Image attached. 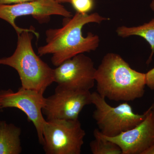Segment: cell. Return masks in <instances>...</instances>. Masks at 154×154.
<instances>
[{
    "label": "cell",
    "mask_w": 154,
    "mask_h": 154,
    "mask_svg": "<svg viewBox=\"0 0 154 154\" xmlns=\"http://www.w3.org/2000/svg\"><path fill=\"white\" fill-rule=\"evenodd\" d=\"M46 154H80L86 132L79 119L46 120L43 130Z\"/></svg>",
    "instance_id": "5"
},
{
    "label": "cell",
    "mask_w": 154,
    "mask_h": 154,
    "mask_svg": "<svg viewBox=\"0 0 154 154\" xmlns=\"http://www.w3.org/2000/svg\"><path fill=\"white\" fill-rule=\"evenodd\" d=\"M94 135L95 139L90 143L92 154H122L119 146L106 138L98 128L94 130Z\"/></svg>",
    "instance_id": "13"
},
{
    "label": "cell",
    "mask_w": 154,
    "mask_h": 154,
    "mask_svg": "<svg viewBox=\"0 0 154 154\" xmlns=\"http://www.w3.org/2000/svg\"><path fill=\"white\" fill-rule=\"evenodd\" d=\"M150 6L151 9L154 12V0H152Z\"/></svg>",
    "instance_id": "19"
},
{
    "label": "cell",
    "mask_w": 154,
    "mask_h": 154,
    "mask_svg": "<svg viewBox=\"0 0 154 154\" xmlns=\"http://www.w3.org/2000/svg\"><path fill=\"white\" fill-rule=\"evenodd\" d=\"M2 107H1V105H0V110H2Z\"/></svg>",
    "instance_id": "21"
},
{
    "label": "cell",
    "mask_w": 154,
    "mask_h": 154,
    "mask_svg": "<svg viewBox=\"0 0 154 154\" xmlns=\"http://www.w3.org/2000/svg\"><path fill=\"white\" fill-rule=\"evenodd\" d=\"M145 74L146 85L151 90H154V67Z\"/></svg>",
    "instance_id": "15"
},
{
    "label": "cell",
    "mask_w": 154,
    "mask_h": 154,
    "mask_svg": "<svg viewBox=\"0 0 154 154\" xmlns=\"http://www.w3.org/2000/svg\"><path fill=\"white\" fill-rule=\"evenodd\" d=\"M33 33L24 31L18 35L17 48L11 56L0 59V64L15 69L20 77L22 88L44 94L54 82V69L34 52Z\"/></svg>",
    "instance_id": "3"
},
{
    "label": "cell",
    "mask_w": 154,
    "mask_h": 154,
    "mask_svg": "<svg viewBox=\"0 0 154 154\" xmlns=\"http://www.w3.org/2000/svg\"><path fill=\"white\" fill-rule=\"evenodd\" d=\"M70 3L76 12L80 14H88L94 8L93 0H71Z\"/></svg>",
    "instance_id": "14"
},
{
    "label": "cell",
    "mask_w": 154,
    "mask_h": 154,
    "mask_svg": "<svg viewBox=\"0 0 154 154\" xmlns=\"http://www.w3.org/2000/svg\"><path fill=\"white\" fill-rule=\"evenodd\" d=\"M143 154H154V145L144 152Z\"/></svg>",
    "instance_id": "17"
},
{
    "label": "cell",
    "mask_w": 154,
    "mask_h": 154,
    "mask_svg": "<svg viewBox=\"0 0 154 154\" xmlns=\"http://www.w3.org/2000/svg\"><path fill=\"white\" fill-rule=\"evenodd\" d=\"M96 70L91 58L80 54L54 69V82L64 88L90 91L95 85Z\"/></svg>",
    "instance_id": "9"
},
{
    "label": "cell",
    "mask_w": 154,
    "mask_h": 154,
    "mask_svg": "<svg viewBox=\"0 0 154 154\" xmlns=\"http://www.w3.org/2000/svg\"><path fill=\"white\" fill-rule=\"evenodd\" d=\"M54 1L59 3L64 2L70 3L71 2V0H54Z\"/></svg>",
    "instance_id": "18"
},
{
    "label": "cell",
    "mask_w": 154,
    "mask_h": 154,
    "mask_svg": "<svg viewBox=\"0 0 154 154\" xmlns=\"http://www.w3.org/2000/svg\"><path fill=\"white\" fill-rule=\"evenodd\" d=\"M32 1L33 0H0V5H13Z\"/></svg>",
    "instance_id": "16"
},
{
    "label": "cell",
    "mask_w": 154,
    "mask_h": 154,
    "mask_svg": "<svg viewBox=\"0 0 154 154\" xmlns=\"http://www.w3.org/2000/svg\"><path fill=\"white\" fill-rule=\"evenodd\" d=\"M116 33L122 38L132 36H139L145 39L150 46L152 51L147 64L151 62L154 54V18L148 23L136 27L122 26L116 29Z\"/></svg>",
    "instance_id": "12"
},
{
    "label": "cell",
    "mask_w": 154,
    "mask_h": 154,
    "mask_svg": "<svg viewBox=\"0 0 154 154\" xmlns=\"http://www.w3.org/2000/svg\"><path fill=\"white\" fill-rule=\"evenodd\" d=\"M97 92L115 102H128L143 96L146 74L131 68L121 56L109 53L104 56L95 76Z\"/></svg>",
    "instance_id": "2"
},
{
    "label": "cell",
    "mask_w": 154,
    "mask_h": 154,
    "mask_svg": "<svg viewBox=\"0 0 154 154\" xmlns=\"http://www.w3.org/2000/svg\"><path fill=\"white\" fill-rule=\"evenodd\" d=\"M91 96L92 104L95 107L93 117L100 132L108 137H114L134 127L147 113V110L142 114L135 113L127 102L112 107L97 92L91 93Z\"/></svg>",
    "instance_id": "4"
},
{
    "label": "cell",
    "mask_w": 154,
    "mask_h": 154,
    "mask_svg": "<svg viewBox=\"0 0 154 154\" xmlns=\"http://www.w3.org/2000/svg\"><path fill=\"white\" fill-rule=\"evenodd\" d=\"M66 19L62 28L46 30V44L38 49L40 56L52 54L51 62L56 67L78 54L96 50L100 43L99 36L91 32L83 36V27L89 23L100 24L110 20L97 13L88 14L78 12Z\"/></svg>",
    "instance_id": "1"
},
{
    "label": "cell",
    "mask_w": 154,
    "mask_h": 154,
    "mask_svg": "<svg viewBox=\"0 0 154 154\" xmlns=\"http://www.w3.org/2000/svg\"><path fill=\"white\" fill-rule=\"evenodd\" d=\"M19 127L5 121H0V154H19L22 152Z\"/></svg>",
    "instance_id": "11"
},
{
    "label": "cell",
    "mask_w": 154,
    "mask_h": 154,
    "mask_svg": "<svg viewBox=\"0 0 154 154\" xmlns=\"http://www.w3.org/2000/svg\"><path fill=\"white\" fill-rule=\"evenodd\" d=\"M52 15H59L66 18L73 17L70 12L54 0H33L13 5H0V19L9 23L18 35L24 31H28L34 34L37 38L39 36L33 27L23 28L18 27L15 23L18 17L32 16L38 22L43 23L48 22Z\"/></svg>",
    "instance_id": "6"
},
{
    "label": "cell",
    "mask_w": 154,
    "mask_h": 154,
    "mask_svg": "<svg viewBox=\"0 0 154 154\" xmlns=\"http://www.w3.org/2000/svg\"><path fill=\"white\" fill-rule=\"evenodd\" d=\"M92 104L90 91L74 90L57 85L54 94L45 99L42 113L46 120H76L85 106Z\"/></svg>",
    "instance_id": "7"
},
{
    "label": "cell",
    "mask_w": 154,
    "mask_h": 154,
    "mask_svg": "<svg viewBox=\"0 0 154 154\" xmlns=\"http://www.w3.org/2000/svg\"><path fill=\"white\" fill-rule=\"evenodd\" d=\"M151 107H152V111H153L154 113V103L152 105V106H151Z\"/></svg>",
    "instance_id": "20"
},
{
    "label": "cell",
    "mask_w": 154,
    "mask_h": 154,
    "mask_svg": "<svg viewBox=\"0 0 154 154\" xmlns=\"http://www.w3.org/2000/svg\"><path fill=\"white\" fill-rule=\"evenodd\" d=\"M45 99L42 93L22 87L17 92L11 89L0 91V105L2 109L16 108L24 112L28 121L35 126L38 141L42 145L44 142L43 127L46 121L42 113Z\"/></svg>",
    "instance_id": "8"
},
{
    "label": "cell",
    "mask_w": 154,
    "mask_h": 154,
    "mask_svg": "<svg viewBox=\"0 0 154 154\" xmlns=\"http://www.w3.org/2000/svg\"><path fill=\"white\" fill-rule=\"evenodd\" d=\"M143 121L137 125L114 137L106 138L117 144L122 154H143L154 145V113L151 107Z\"/></svg>",
    "instance_id": "10"
}]
</instances>
